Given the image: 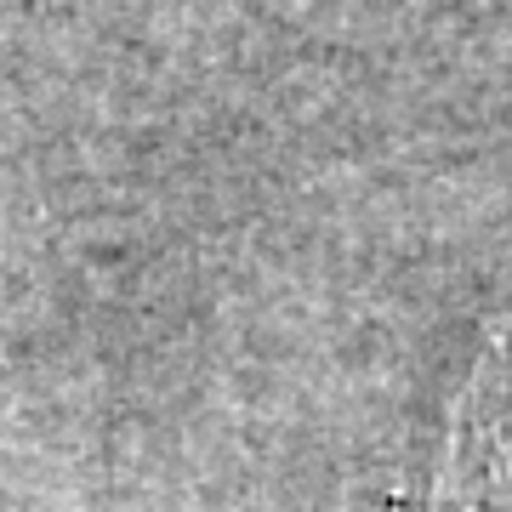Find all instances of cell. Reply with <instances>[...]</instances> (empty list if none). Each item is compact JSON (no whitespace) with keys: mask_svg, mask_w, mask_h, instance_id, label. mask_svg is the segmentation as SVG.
<instances>
[{"mask_svg":"<svg viewBox=\"0 0 512 512\" xmlns=\"http://www.w3.org/2000/svg\"><path fill=\"white\" fill-rule=\"evenodd\" d=\"M512 484V319L478 359V376L456 399L433 484V512H478V501Z\"/></svg>","mask_w":512,"mask_h":512,"instance_id":"1","label":"cell"}]
</instances>
